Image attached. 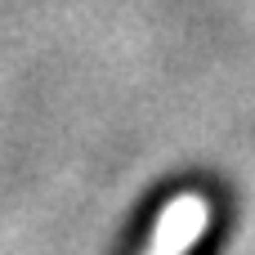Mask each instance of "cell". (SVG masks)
Listing matches in <instances>:
<instances>
[{
    "label": "cell",
    "instance_id": "cell-1",
    "mask_svg": "<svg viewBox=\"0 0 255 255\" xmlns=\"http://www.w3.org/2000/svg\"><path fill=\"white\" fill-rule=\"evenodd\" d=\"M206 224H211V202L202 193H179L175 202L161 206L143 255H188L193 242L206 233Z\"/></svg>",
    "mask_w": 255,
    "mask_h": 255
}]
</instances>
